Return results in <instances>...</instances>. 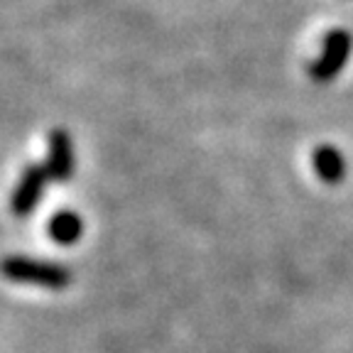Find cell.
<instances>
[{
  "label": "cell",
  "mask_w": 353,
  "mask_h": 353,
  "mask_svg": "<svg viewBox=\"0 0 353 353\" xmlns=\"http://www.w3.org/2000/svg\"><path fill=\"white\" fill-rule=\"evenodd\" d=\"M3 272L10 282L34 285L44 290H66L72 285V270L50 260H32L25 255H8L3 263Z\"/></svg>",
  "instance_id": "1"
},
{
  "label": "cell",
  "mask_w": 353,
  "mask_h": 353,
  "mask_svg": "<svg viewBox=\"0 0 353 353\" xmlns=\"http://www.w3.org/2000/svg\"><path fill=\"white\" fill-rule=\"evenodd\" d=\"M353 50V37L346 30L336 28L329 30L324 34V44H321V54L316 61H312L309 66V77L319 83H329L341 74V69L346 66L348 57Z\"/></svg>",
  "instance_id": "2"
},
{
  "label": "cell",
  "mask_w": 353,
  "mask_h": 353,
  "mask_svg": "<svg viewBox=\"0 0 353 353\" xmlns=\"http://www.w3.org/2000/svg\"><path fill=\"white\" fill-rule=\"evenodd\" d=\"M47 182H50V172L44 165L34 162V165L25 167L20 174V182L15 187V194H12V214L20 216V219H28L42 201Z\"/></svg>",
  "instance_id": "3"
},
{
  "label": "cell",
  "mask_w": 353,
  "mask_h": 353,
  "mask_svg": "<svg viewBox=\"0 0 353 353\" xmlns=\"http://www.w3.org/2000/svg\"><path fill=\"white\" fill-rule=\"evenodd\" d=\"M47 172H50L52 182L66 184L74 176V145L72 135L64 128H54L50 132V145H47V162H44Z\"/></svg>",
  "instance_id": "4"
},
{
  "label": "cell",
  "mask_w": 353,
  "mask_h": 353,
  "mask_svg": "<svg viewBox=\"0 0 353 353\" xmlns=\"http://www.w3.org/2000/svg\"><path fill=\"white\" fill-rule=\"evenodd\" d=\"M312 167L324 184H341L346 179V160L343 152L334 145H319L312 152Z\"/></svg>",
  "instance_id": "5"
},
{
  "label": "cell",
  "mask_w": 353,
  "mask_h": 353,
  "mask_svg": "<svg viewBox=\"0 0 353 353\" xmlns=\"http://www.w3.org/2000/svg\"><path fill=\"white\" fill-rule=\"evenodd\" d=\"M47 233H50V238L57 245H74V243H79L83 236V219L77 211L61 209L50 219Z\"/></svg>",
  "instance_id": "6"
}]
</instances>
